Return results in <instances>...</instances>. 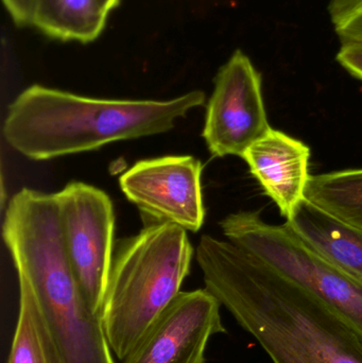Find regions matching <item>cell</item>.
<instances>
[{
	"label": "cell",
	"instance_id": "obj_15",
	"mask_svg": "<svg viewBox=\"0 0 362 363\" xmlns=\"http://www.w3.org/2000/svg\"><path fill=\"white\" fill-rule=\"evenodd\" d=\"M327 12L340 43H362V0H329Z\"/></svg>",
	"mask_w": 362,
	"mask_h": 363
},
{
	"label": "cell",
	"instance_id": "obj_10",
	"mask_svg": "<svg viewBox=\"0 0 362 363\" xmlns=\"http://www.w3.org/2000/svg\"><path fill=\"white\" fill-rule=\"evenodd\" d=\"M244 160L264 192L276 203L285 219L293 217L304 199L310 178V148L293 136L270 128L247 149Z\"/></svg>",
	"mask_w": 362,
	"mask_h": 363
},
{
	"label": "cell",
	"instance_id": "obj_13",
	"mask_svg": "<svg viewBox=\"0 0 362 363\" xmlns=\"http://www.w3.org/2000/svg\"><path fill=\"white\" fill-rule=\"evenodd\" d=\"M304 198L362 230V168L310 174Z\"/></svg>",
	"mask_w": 362,
	"mask_h": 363
},
{
	"label": "cell",
	"instance_id": "obj_9",
	"mask_svg": "<svg viewBox=\"0 0 362 363\" xmlns=\"http://www.w3.org/2000/svg\"><path fill=\"white\" fill-rule=\"evenodd\" d=\"M221 306L206 288L181 291L121 363H205L210 339L227 333Z\"/></svg>",
	"mask_w": 362,
	"mask_h": 363
},
{
	"label": "cell",
	"instance_id": "obj_18",
	"mask_svg": "<svg viewBox=\"0 0 362 363\" xmlns=\"http://www.w3.org/2000/svg\"><path fill=\"white\" fill-rule=\"evenodd\" d=\"M102 1H103L106 9H108L110 12H112L113 10H115V9L120 4L121 0H102Z\"/></svg>",
	"mask_w": 362,
	"mask_h": 363
},
{
	"label": "cell",
	"instance_id": "obj_4",
	"mask_svg": "<svg viewBox=\"0 0 362 363\" xmlns=\"http://www.w3.org/2000/svg\"><path fill=\"white\" fill-rule=\"evenodd\" d=\"M193 253L187 230L174 224L146 225L117 242L101 322L120 362L180 294Z\"/></svg>",
	"mask_w": 362,
	"mask_h": 363
},
{
	"label": "cell",
	"instance_id": "obj_5",
	"mask_svg": "<svg viewBox=\"0 0 362 363\" xmlns=\"http://www.w3.org/2000/svg\"><path fill=\"white\" fill-rule=\"evenodd\" d=\"M227 241L339 311L362 336V284L306 245L286 223H267L257 211L227 216Z\"/></svg>",
	"mask_w": 362,
	"mask_h": 363
},
{
	"label": "cell",
	"instance_id": "obj_6",
	"mask_svg": "<svg viewBox=\"0 0 362 363\" xmlns=\"http://www.w3.org/2000/svg\"><path fill=\"white\" fill-rule=\"evenodd\" d=\"M55 198L70 266L89 307L101 318L115 250L112 200L82 182L67 184Z\"/></svg>",
	"mask_w": 362,
	"mask_h": 363
},
{
	"label": "cell",
	"instance_id": "obj_12",
	"mask_svg": "<svg viewBox=\"0 0 362 363\" xmlns=\"http://www.w3.org/2000/svg\"><path fill=\"white\" fill-rule=\"evenodd\" d=\"M110 13L102 0H35L31 26L53 40L87 44L101 35Z\"/></svg>",
	"mask_w": 362,
	"mask_h": 363
},
{
	"label": "cell",
	"instance_id": "obj_1",
	"mask_svg": "<svg viewBox=\"0 0 362 363\" xmlns=\"http://www.w3.org/2000/svg\"><path fill=\"white\" fill-rule=\"evenodd\" d=\"M205 288L273 363H362V336L332 305L227 240L204 235Z\"/></svg>",
	"mask_w": 362,
	"mask_h": 363
},
{
	"label": "cell",
	"instance_id": "obj_17",
	"mask_svg": "<svg viewBox=\"0 0 362 363\" xmlns=\"http://www.w3.org/2000/svg\"><path fill=\"white\" fill-rule=\"evenodd\" d=\"M13 23L19 27L31 26L35 0H2Z\"/></svg>",
	"mask_w": 362,
	"mask_h": 363
},
{
	"label": "cell",
	"instance_id": "obj_16",
	"mask_svg": "<svg viewBox=\"0 0 362 363\" xmlns=\"http://www.w3.org/2000/svg\"><path fill=\"white\" fill-rule=\"evenodd\" d=\"M336 60L351 76L362 81V43H341Z\"/></svg>",
	"mask_w": 362,
	"mask_h": 363
},
{
	"label": "cell",
	"instance_id": "obj_8",
	"mask_svg": "<svg viewBox=\"0 0 362 363\" xmlns=\"http://www.w3.org/2000/svg\"><path fill=\"white\" fill-rule=\"evenodd\" d=\"M202 172L201 161L191 155H168L134 164L119 185L146 225L168 223L198 232L205 220Z\"/></svg>",
	"mask_w": 362,
	"mask_h": 363
},
{
	"label": "cell",
	"instance_id": "obj_14",
	"mask_svg": "<svg viewBox=\"0 0 362 363\" xmlns=\"http://www.w3.org/2000/svg\"><path fill=\"white\" fill-rule=\"evenodd\" d=\"M6 363H61L42 315L25 290L19 289L18 319Z\"/></svg>",
	"mask_w": 362,
	"mask_h": 363
},
{
	"label": "cell",
	"instance_id": "obj_2",
	"mask_svg": "<svg viewBox=\"0 0 362 363\" xmlns=\"http://www.w3.org/2000/svg\"><path fill=\"white\" fill-rule=\"evenodd\" d=\"M2 236L61 363H115L101 318L89 307L66 254L55 194L23 188L11 198Z\"/></svg>",
	"mask_w": 362,
	"mask_h": 363
},
{
	"label": "cell",
	"instance_id": "obj_11",
	"mask_svg": "<svg viewBox=\"0 0 362 363\" xmlns=\"http://www.w3.org/2000/svg\"><path fill=\"white\" fill-rule=\"evenodd\" d=\"M286 225L306 245L362 284V230L317 207L305 198Z\"/></svg>",
	"mask_w": 362,
	"mask_h": 363
},
{
	"label": "cell",
	"instance_id": "obj_3",
	"mask_svg": "<svg viewBox=\"0 0 362 363\" xmlns=\"http://www.w3.org/2000/svg\"><path fill=\"white\" fill-rule=\"evenodd\" d=\"M204 102L201 91L170 100L104 99L34 84L9 106L4 136L27 159L48 161L166 133Z\"/></svg>",
	"mask_w": 362,
	"mask_h": 363
},
{
	"label": "cell",
	"instance_id": "obj_7",
	"mask_svg": "<svg viewBox=\"0 0 362 363\" xmlns=\"http://www.w3.org/2000/svg\"><path fill=\"white\" fill-rule=\"evenodd\" d=\"M270 128L261 72L238 49L215 77L202 138L213 157H242Z\"/></svg>",
	"mask_w": 362,
	"mask_h": 363
}]
</instances>
